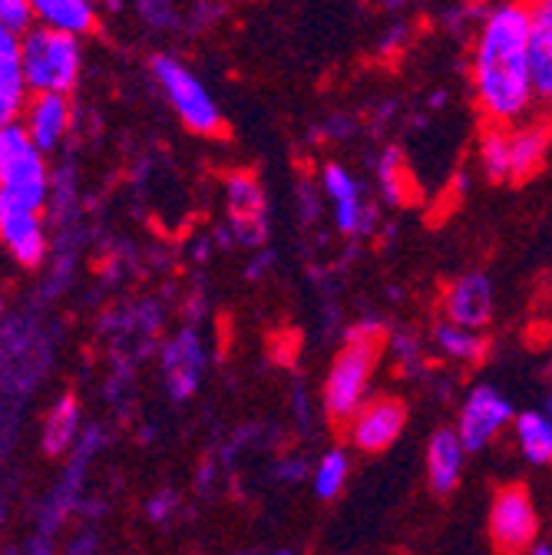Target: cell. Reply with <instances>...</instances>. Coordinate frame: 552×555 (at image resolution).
<instances>
[{"mask_svg": "<svg viewBox=\"0 0 552 555\" xmlns=\"http://www.w3.org/2000/svg\"><path fill=\"white\" fill-rule=\"evenodd\" d=\"M532 4L503 0L479 24L473 47V93L487 122H519L536 103L529 66Z\"/></svg>", "mask_w": 552, "mask_h": 555, "instance_id": "obj_1", "label": "cell"}, {"mask_svg": "<svg viewBox=\"0 0 552 555\" xmlns=\"http://www.w3.org/2000/svg\"><path fill=\"white\" fill-rule=\"evenodd\" d=\"M384 344L387 337L381 324H358L344 334L341 351L334 354L324 377V413L334 427H348L358 406L368 400V387L381 364Z\"/></svg>", "mask_w": 552, "mask_h": 555, "instance_id": "obj_2", "label": "cell"}, {"mask_svg": "<svg viewBox=\"0 0 552 555\" xmlns=\"http://www.w3.org/2000/svg\"><path fill=\"white\" fill-rule=\"evenodd\" d=\"M84 37L34 24L24 30V74L30 93L70 96L84 77Z\"/></svg>", "mask_w": 552, "mask_h": 555, "instance_id": "obj_3", "label": "cell"}, {"mask_svg": "<svg viewBox=\"0 0 552 555\" xmlns=\"http://www.w3.org/2000/svg\"><path fill=\"white\" fill-rule=\"evenodd\" d=\"M150 74L189 132H195L202 139H216L226 132V116H222L216 96L209 93V87L202 83V77L195 74V69H189L179 56L156 53L150 63Z\"/></svg>", "mask_w": 552, "mask_h": 555, "instance_id": "obj_4", "label": "cell"}, {"mask_svg": "<svg viewBox=\"0 0 552 555\" xmlns=\"http://www.w3.org/2000/svg\"><path fill=\"white\" fill-rule=\"evenodd\" d=\"M50 182L53 169L47 153L34 143L27 126L21 119L0 126V195L43 208L50 202Z\"/></svg>", "mask_w": 552, "mask_h": 555, "instance_id": "obj_5", "label": "cell"}, {"mask_svg": "<svg viewBox=\"0 0 552 555\" xmlns=\"http://www.w3.org/2000/svg\"><path fill=\"white\" fill-rule=\"evenodd\" d=\"M539 516L532 493L523 482H506L497 490L490 506V545L497 555H526L536 545Z\"/></svg>", "mask_w": 552, "mask_h": 555, "instance_id": "obj_6", "label": "cell"}, {"mask_svg": "<svg viewBox=\"0 0 552 555\" xmlns=\"http://www.w3.org/2000/svg\"><path fill=\"white\" fill-rule=\"evenodd\" d=\"M0 248L21 268H40L50 255V229L43 208L0 195Z\"/></svg>", "mask_w": 552, "mask_h": 555, "instance_id": "obj_7", "label": "cell"}, {"mask_svg": "<svg viewBox=\"0 0 552 555\" xmlns=\"http://www.w3.org/2000/svg\"><path fill=\"white\" fill-rule=\"evenodd\" d=\"M226 216L235 242L245 248H261L271 232L268 195L252 172H232L226 179Z\"/></svg>", "mask_w": 552, "mask_h": 555, "instance_id": "obj_8", "label": "cell"}, {"mask_svg": "<svg viewBox=\"0 0 552 555\" xmlns=\"http://www.w3.org/2000/svg\"><path fill=\"white\" fill-rule=\"evenodd\" d=\"M407 427V403L394 393L368 397L358 413L348 421V440L361 453H384L390 450Z\"/></svg>", "mask_w": 552, "mask_h": 555, "instance_id": "obj_9", "label": "cell"}, {"mask_svg": "<svg viewBox=\"0 0 552 555\" xmlns=\"http://www.w3.org/2000/svg\"><path fill=\"white\" fill-rule=\"evenodd\" d=\"M513 416L516 413H513L510 400L497 387H490V384L473 387L460 406V416H457V434H460L466 453L487 450Z\"/></svg>", "mask_w": 552, "mask_h": 555, "instance_id": "obj_10", "label": "cell"}, {"mask_svg": "<svg viewBox=\"0 0 552 555\" xmlns=\"http://www.w3.org/2000/svg\"><path fill=\"white\" fill-rule=\"evenodd\" d=\"M205 361L209 358H205V344L195 327H182L166 340L163 354H159V367H163V384L176 403L189 400L198 390Z\"/></svg>", "mask_w": 552, "mask_h": 555, "instance_id": "obj_11", "label": "cell"}, {"mask_svg": "<svg viewBox=\"0 0 552 555\" xmlns=\"http://www.w3.org/2000/svg\"><path fill=\"white\" fill-rule=\"evenodd\" d=\"M497 308V292L490 274L483 271H466L447 285L444 292V318L463 324V327H487L493 321Z\"/></svg>", "mask_w": 552, "mask_h": 555, "instance_id": "obj_12", "label": "cell"}, {"mask_svg": "<svg viewBox=\"0 0 552 555\" xmlns=\"http://www.w3.org/2000/svg\"><path fill=\"white\" fill-rule=\"evenodd\" d=\"M30 96L34 93L24 74V34L0 24V126L17 122Z\"/></svg>", "mask_w": 552, "mask_h": 555, "instance_id": "obj_13", "label": "cell"}, {"mask_svg": "<svg viewBox=\"0 0 552 555\" xmlns=\"http://www.w3.org/2000/svg\"><path fill=\"white\" fill-rule=\"evenodd\" d=\"M21 122L27 126V132L34 135V143L53 156L63 143L66 135L74 129V106H70V96L63 93H34Z\"/></svg>", "mask_w": 552, "mask_h": 555, "instance_id": "obj_14", "label": "cell"}, {"mask_svg": "<svg viewBox=\"0 0 552 555\" xmlns=\"http://www.w3.org/2000/svg\"><path fill=\"white\" fill-rule=\"evenodd\" d=\"M321 192L334 212V222L344 235H358L368 229V205L361 198V182L351 176V169H344L341 163L324 166L321 172Z\"/></svg>", "mask_w": 552, "mask_h": 555, "instance_id": "obj_15", "label": "cell"}, {"mask_svg": "<svg viewBox=\"0 0 552 555\" xmlns=\"http://www.w3.org/2000/svg\"><path fill=\"white\" fill-rule=\"evenodd\" d=\"M552 122L529 119L510 126V182H529L549 159Z\"/></svg>", "mask_w": 552, "mask_h": 555, "instance_id": "obj_16", "label": "cell"}, {"mask_svg": "<svg viewBox=\"0 0 552 555\" xmlns=\"http://www.w3.org/2000/svg\"><path fill=\"white\" fill-rule=\"evenodd\" d=\"M529 66L539 103H552V0H532Z\"/></svg>", "mask_w": 552, "mask_h": 555, "instance_id": "obj_17", "label": "cell"}, {"mask_svg": "<svg viewBox=\"0 0 552 555\" xmlns=\"http://www.w3.org/2000/svg\"><path fill=\"white\" fill-rule=\"evenodd\" d=\"M34 24L63 30L74 37H87L97 30L100 0H30Z\"/></svg>", "mask_w": 552, "mask_h": 555, "instance_id": "obj_18", "label": "cell"}, {"mask_svg": "<svg viewBox=\"0 0 552 555\" xmlns=\"http://www.w3.org/2000/svg\"><path fill=\"white\" fill-rule=\"evenodd\" d=\"M463 456H466V447L460 440L457 430H437L427 443V479H431V490L437 496H450L460 482V473H463Z\"/></svg>", "mask_w": 552, "mask_h": 555, "instance_id": "obj_19", "label": "cell"}, {"mask_svg": "<svg viewBox=\"0 0 552 555\" xmlns=\"http://www.w3.org/2000/svg\"><path fill=\"white\" fill-rule=\"evenodd\" d=\"M84 410H80V400L74 393H63L43 421V430H40V447L47 456H63L70 453V447L80 440L84 434Z\"/></svg>", "mask_w": 552, "mask_h": 555, "instance_id": "obj_20", "label": "cell"}, {"mask_svg": "<svg viewBox=\"0 0 552 555\" xmlns=\"http://www.w3.org/2000/svg\"><path fill=\"white\" fill-rule=\"evenodd\" d=\"M434 344L444 358L457 364H483L490 354V340L479 334V327H463L450 318L434 324Z\"/></svg>", "mask_w": 552, "mask_h": 555, "instance_id": "obj_21", "label": "cell"}, {"mask_svg": "<svg viewBox=\"0 0 552 555\" xmlns=\"http://www.w3.org/2000/svg\"><path fill=\"white\" fill-rule=\"evenodd\" d=\"M513 430L523 456L532 466H549L552 463V416L542 410H526L513 416Z\"/></svg>", "mask_w": 552, "mask_h": 555, "instance_id": "obj_22", "label": "cell"}, {"mask_svg": "<svg viewBox=\"0 0 552 555\" xmlns=\"http://www.w3.org/2000/svg\"><path fill=\"white\" fill-rule=\"evenodd\" d=\"M479 169L497 185L510 182V126L506 122H487V126H483Z\"/></svg>", "mask_w": 552, "mask_h": 555, "instance_id": "obj_23", "label": "cell"}, {"mask_svg": "<svg viewBox=\"0 0 552 555\" xmlns=\"http://www.w3.org/2000/svg\"><path fill=\"white\" fill-rule=\"evenodd\" d=\"M348 453L344 450H328L321 456V463L314 466V496L318 500H334L341 490H344V482H348Z\"/></svg>", "mask_w": 552, "mask_h": 555, "instance_id": "obj_24", "label": "cell"}, {"mask_svg": "<svg viewBox=\"0 0 552 555\" xmlns=\"http://www.w3.org/2000/svg\"><path fill=\"white\" fill-rule=\"evenodd\" d=\"M377 182H381L384 198H387L390 205H407V202L413 198V182H410V176H407V166H403L400 153H394V150H387V153L381 156Z\"/></svg>", "mask_w": 552, "mask_h": 555, "instance_id": "obj_25", "label": "cell"}, {"mask_svg": "<svg viewBox=\"0 0 552 555\" xmlns=\"http://www.w3.org/2000/svg\"><path fill=\"white\" fill-rule=\"evenodd\" d=\"M0 24L14 27L17 34L34 27V11H30V0H0Z\"/></svg>", "mask_w": 552, "mask_h": 555, "instance_id": "obj_26", "label": "cell"}, {"mask_svg": "<svg viewBox=\"0 0 552 555\" xmlns=\"http://www.w3.org/2000/svg\"><path fill=\"white\" fill-rule=\"evenodd\" d=\"M176 509H179V493H176V490H159V493L150 496V503H146V516H150L153 522H169Z\"/></svg>", "mask_w": 552, "mask_h": 555, "instance_id": "obj_27", "label": "cell"}, {"mask_svg": "<svg viewBox=\"0 0 552 555\" xmlns=\"http://www.w3.org/2000/svg\"><path fill=\"white\" fill-rule=\"evenodd\" d=\"M308 473H311V466L305 456H282L274 463V479L279 482H301V479H308Z\"/></svg>", "mask_w": 552, "mask_h": 555, "instance_id": "obj_28", "label": "cell"}, {"mask_svg": "<svg viewBox=\"0 0 552 555\" xmlns=\"http://www.w3.org/2000/svg\"><path fill=\"white\" fill-rule=\"evenodd\" d=\"M394 354L400 358V367L403 371H413L421 364V347L413 344L410 337H394Z\"/></svg>", "mask_w": 552, "mask_h": 555, "instance_id": "obj_29", "label": "cell"}, {"mask_svg": "<svg viewBox=\"0 0 552 555\" xmlns=\"http://www.w3.org/2000/svg\"><path fill=\"white\" fill-rule=\"evenodd\" d=\"M97 532H77V539L66 548V555H97Z\"/></svg>", "mask_w": 552, "mask_h": 555, "instance_id": "obj_30", "label": "cell"}, {"mask_svg": "<svg viewBox=\"0 0 552 555\" xmlns=\"http://www.w3.org/2000/svg\"><path fill=\"white\" fill-rule=\"evenodd\" d=\"M529 555H552V545H545V542H536V545L529 548Z\"/></svg>", "mask_w": 552, "mask_h": 555, "instance_id": "obj_31", "label": "cell"}, {"mask_svg": "<svg viewBox=\"0 0 552 555\" xmlns=\"http://www.w3.org/2000/svg\"><path fill=\"white\" fill-rule=\"evenodd\" d=\"M545 413L552 416V387H549V393H545Z\"/></svg>", "mask_w": 552, "mask_h": 555, "instance_id": "obj_32", "label": "cell"}, {"mask_svg": "<svg viewBox=\"0 0 552 555\" xmlns=\"http://www.w3.org/2000/svg\"><path fill=\"white\" fill-rule=\"evenodd\" d=\"M4 311H8V305H4V292H0V321H4Z\"/></svg>", "mask_w": 552, "mask_h": 555, "instance_id": "obj_33", "label": "cell"}, {"mask_svg": "<svg viewBox=\"0 0 552 555\" xmlns=\"http://www.w3.org/2000/svg\"><path fill=\"white\" fill-rule=\"evenodd\" d=\"M549 278H552V274H549Z\"/></svg>", "mask_w": 552, "mask_h": 555, "instance_id": "obj_34", "label": "cell"}]
</instances>
